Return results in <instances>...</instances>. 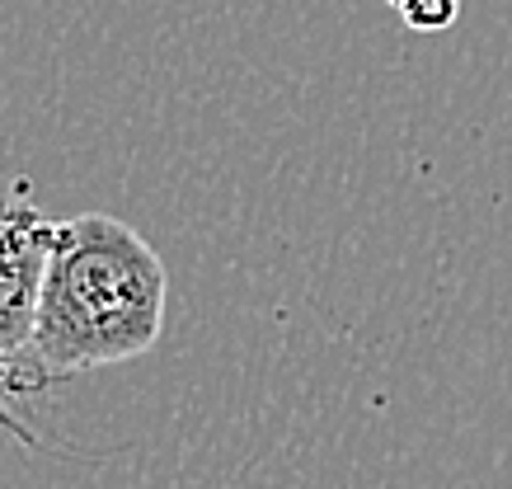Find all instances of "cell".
I'll return each mask as SVG.
<instances>
[{"label":"cell","mask_w":512,"mask_h":489,"mask_svg":"<svg viewBox=\"0 0 512 489\" xmlns=\"http://www.w3.org/2000/svg\"><path fill=\"white\" fill-rule=\"evenodd\" d=\"M57 231H62V221H52L33 203L29 184H15L0 198V353L5 358H15L33 339Z\"/></svg>","instance_id":"cell-2"},{"label":"cell","mask_w":512,"mask_h":489,"mask_svg":"<svg viewBox=\"0 0 512 489\" xmlns=\"http://www.w3.org/2000/svg\"><path fill=\"white\" fill-rule=\"evenodd\" d=\"M0 391H24V381L15 377V367H10V358H5V353H0ZM0 428H10V433H19V438H24V442H33L29 433H24V428H19L15 419L5 414V405H0Z\"/></svg>","instance_id":"cell-4"},{"label":"cell","mask_w":512,"mask_h":489,"mask_svg":"<svg viewBox=\"0 0 512 489\" xmlns=\"http://www.w3.org/2000/svg\"><path fill=\"white\" fill-rule=\"evenodd\" d=\"M170 311V269L156 245L113 212H80L57 231L29 353L47 377L151 353Z\"/></svg>","instance_id":"cell-1"},{"label":"cell","mask_w":512,"mask_h":489,"mask_svg":"<svg viewBox=\"0 0 512 489\" xmlns=\"http://www.w3.org/2000/svg\"><path fill=\"white\" fill-rule=\"evenodd\" d=\"M386 5L419 33H442L461 15V0H386Z\"/></svg>","instance_id":"cell-3"}]
</instances>
